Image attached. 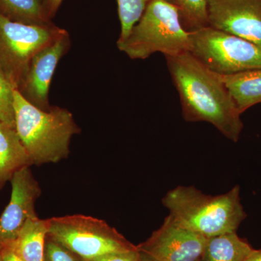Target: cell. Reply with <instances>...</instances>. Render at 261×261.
Listing matches in <instances>:
<instances>
[{
    "label": "cell",
    "mask_w": 261,
    "mask_h": 261,
    "mask_svg": "<svg viewBox=\"0 0 261 261\" xmlns=\"http://www.w3.org/2000/svg\"><path fill=\"white\" fill-rule=\"evenodd\" d=\"M47 236L86 260L110 253L137 250L103 220L84 215L47 219Z\"/></svg>",
    "instance_id": "5b68a950"
},
{
    "label": "cell",
    "mask_w": 261,
    "mask_h": 261,
    "mask_svg": "<svg viewBox=\"0 0 261 261\" xmlns=\"http://www.w3.org/2000/svg\"><path fill=\"white\" fill-rule=\"evenodd\" d=\"M44 261H87L47 237Z\"/></svg>",
    "instance_id": "ffe728a7"
},
{
    "label": "cell",
    "mask_w": 261,
    "mask_h": 261,
    "mask_svg": "<svg viewBox=\"0 0 261 261\" xmlns=\"http://www.w3.org/2000/svg\"><path fill=\"white\" fill-rule=\"evenodd\" d=\"M151 1L152 0H117L118 16L121 23V34L118 42L124 40L128 37ZM168 1L176 5L175 0Z\"/></svg>",
    "instance_id": "ac0fdd59"
},
{
    "label": "cell",
    "mask_w": 261,
    "mask_h": 261,
    "mask_svg": "<svg viewBox=\"0 0 261 261\" xmlns=\"http://www.w3.org/2000/svg\"><path fill=\"white\" fill-rule=\"evenodd\" d=\"M140 260L141 261H154V260H147V259H141V258H140Z\"/></svg>",
    "instance_id": "484cf974"
},
{
    "label": "cell",
    "mask_w": 261,
    "mask_h": 261,
    "mask_svg": "<svg viewBox=\"0 0 261 261\" xmlns=\"http://www.w3.org/2000/svg\"><path fill=\"white\" fill-rule=\"evenodd\" d=\"M209 27L261 46V0H207Z\"/></svg>",
    "instance_id": "9c48e42d"
},
{
    "label": "cell",
    "mask_w": 261,
    "mask_h": 261,
    "mask_svg": "<svg viewBox=\"0 0 261 261\" xmlns=\"http://www.w3.org/2000/svg\"><path fill=\"white\" fill-rule=\"evenodd\" d=\"M1 254L3 261H24L15 251L12 243L2 246Z\"/></svg>",
    "instance_id": "7402d4cb"
},
{
    "label": "cell",
    "mask_w": 261,
    "mask_h": 261,
    "mask_svg": "<svg viewBox=\"0 0 261 261\" xmlns=\"http://www.w3.org/2000/svg\"><path fill=\"white\" fill-rule=\"evenodd\" d=\"M189 53L218 74L261 68V46L211 27L190 32Z\"/></svg>",
    "instance_id": "8992f818"
},
{
    "label": "cell",
    "mask_w": 261,
    "mask_h": 261,
    "mask_svg": "<svg viewBox=\"0 0 261 261\" xmlns=\"http://www.w3.org/2000/svg\"><path fill=\"white\" fill-rule=\"evenodd\" d=\"M87 261H141L138 250L126 252L110 253Z\"/></svg>",
    "instance_id": "44dd1931"
},
{
    "label": "cell",
    "mask_w": 261,
    "mask_h": 261,
    "mask_svg": "<svg viewBox=\"0 0 261 261\" xmlns=\"http://www.w3.org/2000/svg\"><path fill=\"white\" fill-rule=\"evenodd\" d=\"M162 203L178 224L207 238L236 232L247 217L239 185L216 196L195 187L178 186L166 193Z\"/></svg>",
    "instance_id": "7a4b0ae2"
},
{
    "label": "cell",
    "mask_w": 261,
    "mask_h": 261,
    "mask_svg": "<svg viewBox=\"0 0 261 261\" xmlns=\"http://www.w3.org/2000/svg\"><path fill=\"white\" fill-rule=\"evenodd\" d=\"M117 46L132 60L154 53L176 56L190 51V32L184 28L178 7L168 0H152L124 40Z\"/></svg>",
    "instance_id": "277c9868"
},
{
    "label": "cell",
    "mask_w": 261,
    "mask_h": 261,
    "mask_svg": "<svg viewBox=\"0 0 261 261\" xmlns=\"http://www.w3.org/2000/svg\"><path fill=\"white\" fill-rule=\"evenodd\" d=\"M69 34L65 31L56 41L32 58L28 70L17 90L28 102L49 111V89L57 66L70 47Z\"/></svg>",
    "instance_id": "30bf717a"
},
{
    "label": "cell",
    "mask_w": 261,
    "mask_h": 261,
    "mask_svg": "<svg viewBox=\"0 0 261 261\" xmlns=\"http://www.w3.org/2000/svg\"><path fill=\"white\" fill-rule=\"evenodd\" d=\"M10 182V202L0 216V247L13 243L27 220L37 216L35 204L42 193L30 167L19 170Z\"/></svg>",
    "instance_id": "8fae6325"
},
{
    "label": "cell",
    "mask_w": 261,
    "mask_h": 261,
    "mask_svg": "<svg viewBox=\"0 0 261 261\" xmlns=\"http://www.w3.org/2000/svg\"><path fill=\"white\" fill-rule=\"evenodd\" d=\"M207 238L183 227L171 215L152 236L137 246L141 259L154 261H200Z\"/></svg>",
    "instance_id": "ba28073f"
},
{
    "label": "cell",
    "mask_w": 261,
    "mask_h": 261,
    "mask_svg": "<svg viewBox=\"0 0 261 261\" xmlns=\"http://www.w3.org/2000/svg\"><path fill=\"white\" fill-rule=\"evenodd\" d=\"M15 129L32 165L56 163L68 158L70 142L81 129L68 110L33 106L14 91Z\"/></svg>",
    "instance_id": "3957f363"
},
{
    "label": "cell",
    "mask_w": 261,
    "mask_h": 261,
    "mask_svg": "<svg viewBox=\"0 0 261 261\" xmlns=\"http://www.w3.org/2000/svg\"><path fill=\"white\" fill-rule=\"evenodd\" d=\"M184 28L191 32L209 27L207 0H175Z\"/></svg>",
    "instance_id": "e0dca14e"
},
{
    "label": "cell",
    "mask_w": 261,
    "mask_h": 261,
    "mask_svg": "<svg viewBox=\"0 0 261 261\" xmlns=\"http://www.w3.org/2000/svg\"><path fill=\"white\" fill-rule=\"evenodd\" d=\"M14 87L0 68V122L15 128Z\"/></svg>",
    "instance_id": "d6986e66"
},
{
    "label": "cell",
    "mask_w": 261,
    "mask_h": 261,
    "mask_svg": "<svg viewBox=\"0 0 261 261\" xmlns=\"http://www.w3.org/2000/svg\"><path fill=\"white\" fill-rule=\"evenodd\" d=\"M0 15L11 21L27 25L53 23L45 0H0Z\"/></svg>",
    "instance_id": "2e32d148"
},
{
    "label": "cell",
    "mask_w": 261,
    "mask_h": 261,
    "mask_svg": "<svg viewBox=\"0 0 261 261\" xmlns=\"http://www.w3.org/2000/svg\"><path fill=\"white\" fill-rule=\"evenodd\" d=\"M253 248L236 232L207 239L200 261H245Z\"/></svg>",
    "instance_id": "9a60e30c"
},
{
    "label": "cell",
    "mask_w": 261,
    "mask_h": 261,
    "mask_svg": "<svg viewBox=\"0 0 261 261\" xmlns=\"http://www.w3.org/2000/svg\"><path fill=\"white\" fill-rule=\"evenodd\" d=\"M47 231V219L30 218L12 243L15 251L24 261H44Z\"/></svg>",
    "instance_id": "5bb4252c"
},
{
    "label": "cell",
    "mask_w": 261,
    "mask_h": 261,
    "mask_svg": "<svg viewBox=\"0 0 261 261\" xmlns=\"http://www.w3.org/2000/svg\"><path fill=\"white\" fill-rule=\"evenodd\" d=\"M187 122H207L228 140L237 142L243 123L238 108L219 74L187 51L166 57Z\"/></svg>",
    "instance_id": "6da1fadb"
},
{
    "label": "cell",
    "mask_w": 261,
    "mask_h": 261,
    "mask_svg": "<svg viewBox=\"0 0 261 261\" xmlns=\"http://www.w3.org/2000/svg\"><path fill=\"white\" fill-rule=\"evenodd\" d=\"M54 24L27 25L0 15V68L18 89L32 58L65 32Z\"/></svg>",
    "instance_id": "52a82bcc"
},
{
    "label": "cell",
    "mask_w": 261,
    "mask_h": 261,
    "mask_svg": "<svg viewBox=\"0 0 261 261\" xmlns=\"http://www.w3.org/2000/svg\"><path fill=\"white\" fill-rule=\"evenodd\" d=\"M63 0H45L46 6L49 15L51 19L56 15L57 12L59 9L60 7L63 3Z\"/></svg>",
    "instance_id": "603a6c76"
},
{
    "label": "cell",
    "mask_w": 261,
    "mask_h": 261,
    "mask_svg": "<svg viewBox=\"0 0 261 261\" xmlns=\"http://www.w3.org/2000/svg\"><path fill=\"white\" fill-rule=\"evenodd\" d=\"M0 261H3V257H2L1 254V247H0Z\"/></svg>",
    "instance_id": "d4e9b609"
},
{
    "label": "cell",
    "mask_w": 261,
    "mask_h": 261,
    "mask_svg": "<svg viewBox=\"0 0 261 261\" xmlns=\"http://www.w3.org/2000/svg\"><path fill=\"white\" fill-rule=\"evenodd\" d=\"M32 165L16 130L0 122V191L17 171Z\"/></svg>",
    "instance_id": "7c38bea8"
},
{
    "label": "cell",
    "mask_w": 261,
    "mask_h": 261,
    "mask_svg": "<svg viewBox=\"0 0 261 261\" xmlns=\"http://www.w3.org/2000/svg\"><path fill=\"white\" fill-rule=\"evenodd\" d=\"M245 261H261V249L252 250Z\"/></svg>",
    "instance_id": "cb8c5ba5"
},
{
    "label": "cell",
    "mask_w": 261,
    "mask_h": 261,
    "mask_svg": "<svg viewBox=\"0 0 261 261\" xmlns=\"http://www.w3.org/2000/svg\"><path fill=\"white\" fill-rule=\"evenodd\" d=\"M219 76L241 114L261 103V68Z\"/></svg>",
    "instance_id": "4fadbf2b"
}]
</instances>
